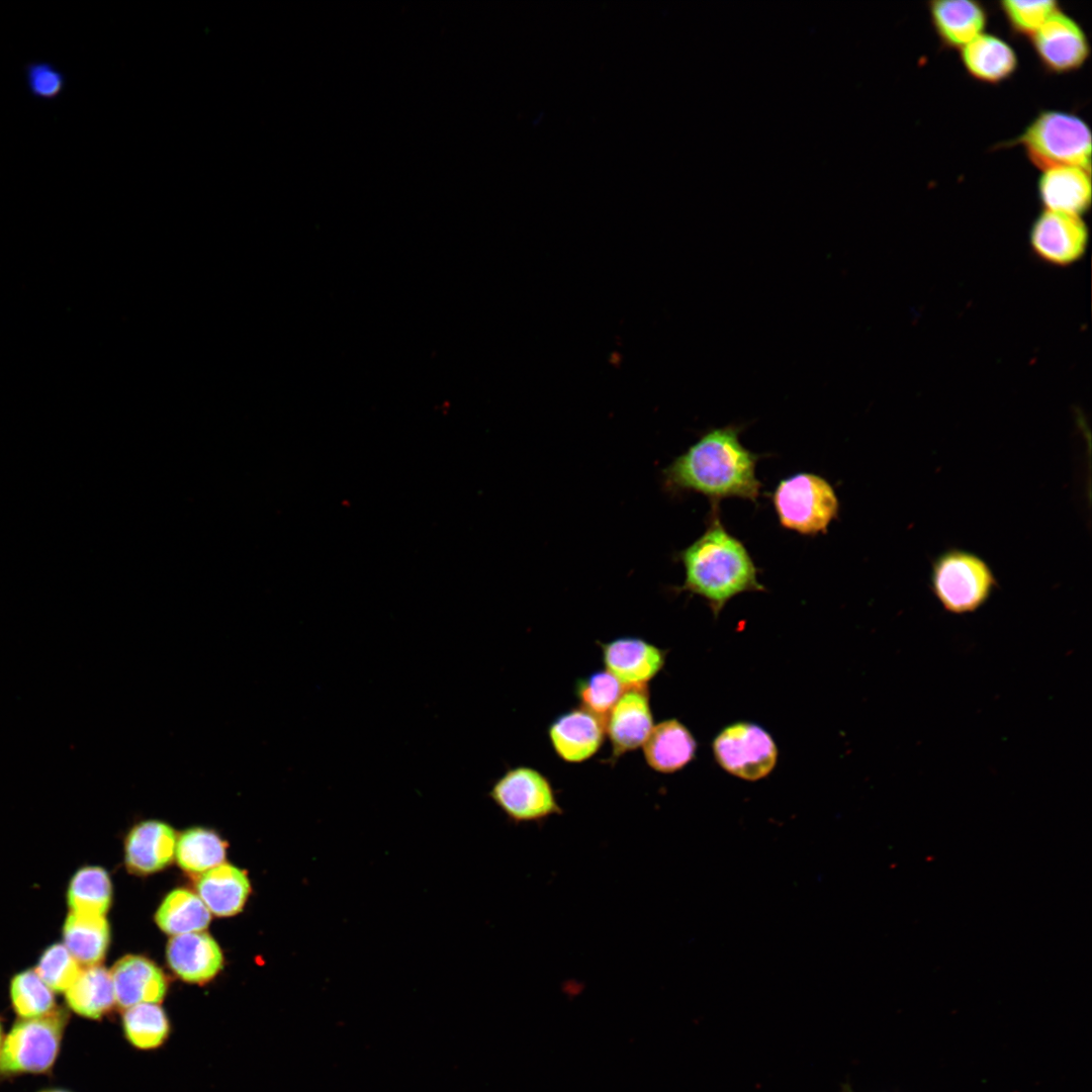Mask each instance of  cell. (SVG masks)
<instances>
[{"label":"cell","mask_w":1092,"mask_h":1092,"mask_svg":"<svg viewBox=\"0 0 1092 1092\" xmlns=\"http://www.w3.org/2000/svg\"><path fill=\"white\" fill-rule=\"evenodd\" d=\"M742 428L727 425L706 431L663 469L665 488L672 493H701L712 505L727 497L755 503L761 488L755 472L760 455L740 442Z\"/></svg>","instance_id":"6da1fadb"},{"label":"cell","mask_w":1092,"mask_h":1092,"mask_svg":"<svg viewBox=\"0 0 1092 1092\" xmlns=\"http://www.w3.org/2000/svg\"><path fill=\"white\" fill-rule=\"evenodd\" d=\"M678 559L685 568L678 589L705 599L715 618L734 597L765 590L748 550L722 524L719 505H712L707 529L678 552Z\"/></svg>","instance_id":"7a4b0ae2"},{"label":"cell","mask_w":1092,"mask_h":1092,"mask_svg":"<svg viewBox=\"0 0 1092 1092\" xmlns=\"http://www.w3.org/2000/svg\"><path fill=\"white\" fill-rule=\"evenodd\" d=\"M1019 146L1034 167L1074 166L1091 172V131L1078 114L1060 109L1039 111L1014 139L1001 148Z\"/></svg>","instance_id":"3957f363"},{"label":"cell","mask_w":1092,"mask_h":1092,"mask_svg":"<svg viewBox=\"0 0 1092 1092\" xmlns=\"http://www.w3.org/2000/svg\"><path fill=\"white\" fill-rule=\"evenodd\" d=\"M996 584L990 565L974 552L950 548L932 561L931 590L950 614L977 611L990 599Z\"/></svg>","instance_id":"277c9868"},{"label":"cell","mask_w":1092,"mask_h":1092,"mask_svg":"<svg viewBox=\"0 0 1092 1092\" xmlns=\"http://www.w3.org/2000/svg\"><path fill=\"white\" fill-rule=\"evenodd\" d=\"M770 498L781 526L801 535L825 534L838 518L834 488L815 473L799 472L782 479Z\"/></svg>","instance_id":"5b68a950"},{"label":"cell","mask_w":1092,"mask_h":1092,"mask_svg":"<svg viewBox=\"0 0 1092 1092\" xmlns=\"http://www.w3.org/2000/svg\"><path fill=\"white\" fill-rule=\"evenodd\" d=\"M488 797L514 825L542 824L563 814L549 779L528 765L508 768L493 782Z\"/></svg>","instance_id":"8992f818"},{"label":"cell","mask_w":1092,"mask_h":1092,"mask_svg":"<svg viewBox=\"0 0 1092 1092\" xmlns=\"http://www.w3.org/2000/svg\"><path fill=\"white\" fill-rule=\"evenodd\" d=\"M66 1013L62 1009L18 1021L6 1037L0 1053L3 1072H40L54 1062Z\"/></svg>","instance_id":"52a82bcc"},{"label":"cell","mask_w":1092,"mask_h":1092,"mask_svg":"<svg viewBox=\"0 0 1092 1092\" xmlns=\"http://www.w3.org/2000/svg\"><path fill=\"white\" fill-rule=\"evenodd\" d=\"M717 763L728 774L745 781L768 776L778 762V747L762 727L737 722L722 729L712 744Z\"/></svg>","instance_id":"ba28073f"},{"label":"cell","mask_w":1092,"mask_h":1092,"mask_svg":"<svg viewBox=\"0 0 1092 1092\" xmlns=\"http://www.w3.org/2000/svg\"><path fill=\"white\" fill-rule=\"evenodd\" d=\"M1029 39L1040 65L1052 74L1078 71L1090 56L1084 28L1062 9L1051 15Z\"/></svg>","instance_id":"9c48e42d"},{"label":"cell","mask_w":1092,"mask_h":1092,"mask_svg":"<svg viewBox=\"0 0 1092 1092\" xmlns=\"http://www.w3.org/2000/svg\"><path fill=\"white\" fill-rule=\"evenodd\" d=\"M1028 242L1038 259L1066 267L1085 255L1089 230L1082 216L1042 209L1030 225Z\"/></svg>","instance_id":"30bf717a"},{"label":"cell","mask_w":1092,"mask_h":1092,"mask_svg":"<svg viewBox=\"0 0 1092 1092\" xmlns=\"http://www.w3.org/2000/svg\"><path fill=\"white\" fill-rule=\"evenodd\" d=\"M648 686L626 688L605 720L610 761L641 747L653 729Z\"/></svg>","instance_id":"8fae6325"},{"label":"cell","mask_w":1092,"mask_h":1092,"mask_svg":"<svg viewBox=\"0 0 1092 1092\" xmlns=\"http://www.w3.org/2000/svg\"><path fill=\"white\" fill-rule=\"evenodd\" d=\"M598 644L605 669L626 688L648 686L665 664V650L640 637L622 636Z\"/></svg>","instance_id":"7c38bea8"},{"label":"cell","mask_w":1092,"mask_h":1092,"mask_svg":"<svg viewBox=\"0 0 1092 1092\" xmlns=\"http://www.w3.org/2000/svg\"><path fill=\"white\" fill-rule=\"evenodd\" d=\"M548 738L556 755L567 763H581L595 756L606 738L605 720L582 707L555 717Z\"/></svg>","instance_id":"4fadbf2b"},{"label":"cell","mask_w":1092,"mask_h":1092,"mask_svg":"<svg viewBox=\"0 0 1092 1092\" xmlns=\"http://www.w3.org/2000/svg\"><path fill=\"white\" fill-rule=\"evenodd\" d=\"M930 22L941 44L961 50L985 32L988 12L975 0H932L927 3Z\"/></svg>","instance_id":"5bb4252c"},{"label":"cell","mask_w":1092,"mask_h":1092,"mask_svg":"<svg viewBox=\"0 0 1092 1092\" xmlns=\"http://www.w3.org/2000/svg\"><path fill=\"white\" fill-rule=\"evenodd\" d=\"M1037 194L1042 209L1082 216L1091 206V172L1074 166L1041 171Z\"/></svg>","instance_id":"9a60e30c"},{"label":"cell","mask_w":1092,"mask_h":1092,"mask_svg":"<svg viewBox=\"0 0 1092 1092\" xmlns=\"http://www.w3.org/2000/svg\"><path fill=\"white\" fill-rule=\"evenodd\" d=\"M115 1002L123 1008L142 1003H159L166 994L162 971L140 956L120 959L110 972Z\"/></svg>","instance_id":"2e32d148"},{"label":"cell","mask_w":1092,"mask_h":1092,"mask_svg":"<svg viewBox=\"0 0 1092 1092\" xmlns=\"http://www.w3.org/2000/svg\"><path fill=\"white\" fill-rule=\"evenodd\" d=\"M167 960L173 972L190 983L212 979L222 966V954L215 940L206 932L175 935L167 946Z\"/></svg>","instance_id":"e0dca14e"},{"label":"cell","mask_w":1092,"mask_h":1092,"mask_svg":"<svg viewBox=\"0 0 1092 1092\" xmlns=\"http://www.w3.org/2000/svg\"><path fill=\"white\" fill-rule=\"evenodd\" d=\"M965 71L975 80L996 85L1010 79L1018 68L1015 50L1002 37L983 32L960 50Z\"/></svg>","instance_id":"ac0fdd59"},{"label":"cell","mask_w":1092,"mask_h":1092,"mask_svg":"<svg viewBox=\"0 0 1092 1092\" xmlns=\"http://www.w3.org/2000/svg\"><path fill=\"white\" fill-rule=\"evenodd\" d=\"M697 741L690 729L671 718L653 726L642 745L646 764L660 774H673L687 766L697 752Z\"/></svg>","instance_id":"d6986e66"},{"label":"cell","mask_w":1092,"mask_h":1092,"mask_svg":"<svg viewBox=\"0 0 1092 1092\" xmlns=\"http://www.w3.org/2000/svg\"><path fill=\"white\" fill-rule=\"evenodd\" d=\"M176 834L160 821H145L134 826L125 843V861L138 874L158 872L171 862L176 851Z\"/></svg>","instance_id":"ffe728a7"},{"label":"cell","mask_w":1092,"mask_h":1092,"mask_svg":"<svg viewBox=\"0 0 1092 1092\" xmlns=\"http://www.w3.org/2000/svg\"><path fill=\"white\" fill-rule=\"evenodd\" d=\"M199 898L218 916L240 912L250 893L246 875L231 864H220L205 872L197 883Z\"/></svg>","instance_id":"44dd1931"},{"label":"cell","mask_w":1092,"mask_h":1092,"mask_svg":"<svg viewBox=\"0 0 1092 1092\" xmlns=\"http://www.w3.org/2000/svg\"><path fill=\"white\" fill-rule=\"evenodd\" d=\"M63 937V944L82 967L99 965L108 947L109 926L104 916L70 912Z\"/></svg>","instance_id":"7402d4cb"},{"label":"cell","mask_w":1092,"mask_h":1092,"mask_svg":"<svg viewBox=\"0 0 1092 1092\" xmlns=\"http://www.w3.org/2000/svg\"><path fill=\"white\" fill-rule=\"evenodd\" d=\"M65 993L69 1006L89 1018L101 1017L115 1003L110 972L100 965L81 967Z\"/></svg>","instance_id":"603a6c76"},{"label":"cell","mask_w":1092,"mask_h":1092,"mask_svg":"<svg viewBox=\"0 0 1092 1092\" xmlns=\"http://www.w3.org/2000/svg\"><path fill=\"white\" fill-rule=\"evenodd\" d=\"M155 919L163 931L175 936L205 929L210 913L199 896L177 889L162 902Z\"/></svg>","instance_id":"cb8c5ba5"},{"label":"cell","mask_w":1092,"mask_h":1092,"mask_svg":"<svg viewBox=\"0 0 1092 1092\" xmlns=\"http://www.w3.org/2000/svg\"><path fill=\"white\" fill-rule=\"evenodd\" d=\"M112 887L99 867H85L72 878L67 901L73 913L104 916L111 904Z\"/></svg>","instance_id":"d4e9b609"},{"label":"cell","mask_w":1092,"mask_h":1092,"mask_svg":"<svg viewBox=\"0 0 1092 1092\" xmlns=\"http://www.w3.org/2000/svg\"><path fill=\"white\" fill-rule=\"evenodd\" d=\"M176 857L179 866L186 872L205 873L223 862L225 844L210 830L192 828L179 837Z\"/></svg>","instance_id":"484cf974"},{"label":"cell","mask_w":1092,"mask_h":1092,"mask_svg":"<svg viewBox=\"0 0 1092 1092\" xmlns=\"http://www.w3.org/2000/svg\"><path fill=\"white\" fill-rule=\"evenodd\" d=\"M122 1024L128 1041L138 1049L161 1045L169 1034V1021L157 1003H142L126 1008Z\"/></svg>","instance_id":"4316f807"},{"label":"cell","mask_w":1092,"mask_h":1092,"mask_svg":"<svg viewBox=\"0 0 1092 1092\" xmlns=\"http://www.w3.org/2000/svg\"><path fill=\"white\" fill-rule=\"evenodd\" d=\"M625 690L626 687L607 669L590 672L574 684L579 706L604 720Z\"/></svg>","instance_id":"83f0119b"},{"label":"cell","mask_w":1092,"mask_h":1092,"mask_svg":"<svg viewBox=\"0 0 1092 1092\" xmlns=\"http://www.w3.org/2000/svg\"><path fill=\"white\" fill-rule=\"evenodd\" d=\"M16 1012L23 1018L41 1016L55 1008L53 990L34 970L17 974L10 987Z\"/></svg>","instance_id":"f1b7e54d"},{"label":"cell","mask_w":1092,"mask_h":1092,"mask_svg":"<svg viewBox=\"0 0 1092 1092\" xmlns=\"http://www.w3.org/2000/svg\"><path fill=\"white\" fill-rule=\"evenodd\" d=\"M1010 29L1022 36L1030 37L1043 22L1060 10V3L1056 0H1004L999 2Z\"/></svg>","instance_id":"f546056e"},{"label":"cell","mask_w":1092,"mask_h":1092,"mask_svg":"<svg viewBox=\"0 0 1092 1092\" xmlns=\"http://www.w3.org/2000/svg\"><path fill=\"white\" fill-rule=\"evenodd\" d=\"M81 967L63 943H56L44 950L34 971L53 991L65 992Z\"/></svg>","instance_id":"4dcf8cb0"},{"label":"cell","mask_w":1092,"mask_h":1092,"mask_svg":"<svg viewBox=\"0 0 1092 1092\" xmlns=\"http://www.w3.org/2000/svg\"><path fill=\"white\" fill-rule=\"evenodd\" d=\"M23 70L27 92L33 99L53 102L64 94L68 78L54 63L30 61L24 65Z\"/></svg>","instance_id":"1f68e13d"},{"label":"cell","mask_w":1092,"mask_h":1092,"mask_svg":"<svg viewBox=\"0 0 1092 1092\" xmlns=\"http://www.w3.org/2000/svg\"><path fill=\"white\" fill-rule=\"evenodd\" d=\"M0 1046H1V1027H0Z\"/></svg>","instance_id":"d6a6232c"},{"label":"cell","mask_w":1092,"mask_h":1092,"mask_svg":"<svg viewBox=\"0 0 1092 1092\" xmlns=\"http://www.w3.org/2000/svg\"><path fill=\"white\" fill-rule=\"evenodd\" d=\"M47 1092H62V1091H47Z\"/></svg>","instance_id":"836d02e7"}]
</instances>
